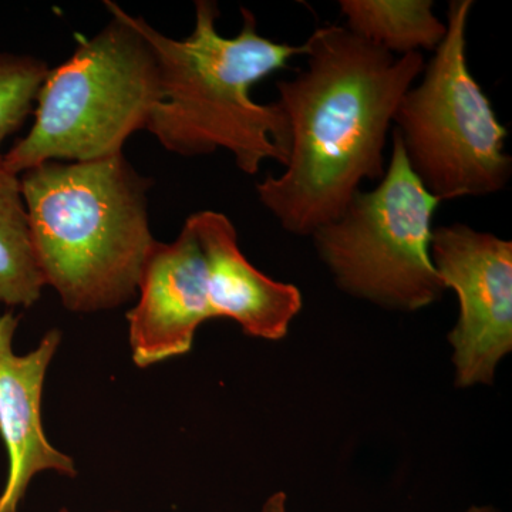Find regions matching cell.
<instances>
[{"label": "cell", "instance_id": "obj_5", "mask_svg": "<svg viewBox=\"0 0 512 512\" xmlns=\"http://www.w3.org/2000/svg\"><path fill=\"white\" fill-rule=\"evenodd\" d=\"M473 5L471 0L450 2L446 37L393 119L407 163L440 202L503 191L512 174L507 128L468 69Z\"/></svg>", "mask_w": 512, "mask_h": 512}, {"label": "cell", "instance_id": "obj_9", "mask_svg": "<svg viewBox=\"0 0 512 512\" xmlns=\"http://www.w3.org/2000/svg\"><path fill=\"white\" fill-rule=\"evenodd\" d=\"M19 318L0 315V439L8 453V477L0 493V512H19L37 474L53 471L76 477V463L47 439L42 421L43 386L62 332L50 329L26 355L13 350Z\"/></svg>", "mask_w": 512, "mask_h": 512}, {"label": "cell", "instance_id": "obj_13", "mask_svg": "<svg viewBox=\"0 0 512 512\" xmlns=\"http://www.w3.org/2000/svg\"><path fill=\"white\" fill-rule=\"evenodd\" d=\"M49 66L29 55L0 52V160L2 146L35 109Z\"/></svg>", "mask_w": 512, "mask_h": 512}, {"label": "cell", "instance_id": "obj_2", "mask_svg": "<svg viewBox=\"0 0 512 512\" xmlns=\"http://www.w3.org/2000/svg\"><path fill=\"white\" fill-rule=\"evenodd\" d=\"M241 15L234 37L218 32L220 10L211 0L195 2L194 30L185 39L163 35L141 16L133 20L160 66L161 101L146 131L181 157L228 151L242 173L255 175L266 160L285 167L291 131L281 106L256 103L251 89L305 49L262 36L251 10Z\"/></svg>", "mask_w": 512, "mask_h": 512}, {"label": "cell", "instance_id": "obj_4", "mask_svg": "<svg viewBox=\"0 0 512 512\" xmlns=\"http://www.w3.org/2000/svg\"><path fill=\"white\" fill-rule=\"evenodd\" d=\"M111 20L50 69L29 133L3 154L15 174L37 165L84 163L123 153L161 101L160 66L133 15L107 0Z\"/></svg>", "mask_w": 512, "mask_h": 512}, {"label": "cell", "instance_id": "obj_7", "mask_svg": "<svg viewBox=\"0 0 512 512\" xmlns=\"http://www.w3.org/2000/svg\"><path fill=\"white\" fill-rule=\"evenodd\" d=\"M430 255L460 305L448 335L456 384H491L512 349V242L457 222L433 229Z\"/></svg>", "mask_w": 512, "mask_h": 512}, {"label": "cell", "instance_id": "obj_16", "mask_svg": "<svg viewBox=\"0 0 512 512\" xmlns=\"http://www.w3.org/2000/svg\"><path fill=\"white\" fill-rule=\"evenodd\" d=\"M57 512H72V511L67 510V508H60V510ZM106 512H120V511H106Z\"/></svg>", "mask_w": 512, "mask_h": 512}, {"label": "cell", "instance_id": "obj_10", "mask_svg": "<svg viewBox=\"0 0 512 512\" xmlns=\"http://www.w3.org/2000/svg\"><path fill=\"white\" fill-rule=\"evenodd\" d=\"M187 222L204 254L215 318L234 320L251 338L284 339L301 312V291L295 285L269 278L248 261L239 248L237 229L227 215L198 211Z\"/></svg>", "mask_w": 512, "mask_h": 512}, {"label": "cell", "instance_id": "obj_3", "mask_svg": "<svg viewBox=\"0 0 512 512\" xmlns=\"http://www.w3.org/2000/svg\"><path fill=\"white\" fill-rule=\"evenodd\" d=\"M37 266L67 311H111L136 298L156 244L148 217L153 181L124 153L37 165L20 174Z\"/></svg>", "mask_w": 512, "mask_h": 512}, {"label": "cell", "instance_id": "obj_12", "mask_svg": "<svg viewBox=\"0 0 512 512\" xmlns=\"http://www.w3.org/2000/svg\"><path fill=\"white\" fill-rule=\"evenodd\" d=\"M43 282L30 235L20 175L0 160V305L30 308L42 298Z\"/></svg>", "mask_w": 512, "mask_h": 512}, {"label": "cell", "instance_id": "obj_11", "mask_svg": "<svg viewBox=\"0 0 512 512\" xmlns=\"http://www.w3.org/2000/svg\"><path fill=\"white\" fill-rule=\"evenodd\" d=\"M346 29L393 56L434 52L447 33L430 0H340Z\"/></svg>", "mask_w": 512, "mask_h": 512}, {"label": "cell", "instance_id": "obj_8", "mask_svg": "<svg viewBox=\"0 0 512 512\" xmlns=\"http://www.w3.org/2000/svg\"><path fill=\"white\" fill-rule=\"evenodd\" d=\"M127 313L131 359L140 369L187 355L202 323L215 319L207 265L187 221L173 242H156Z\"/></svg>", "mask_w": 512, "mask_h": 512}, {"label": "cell", "instance_id": "obj_1", "mask_svg": "<svg viewBox=\"0 0 512 512\" xmlns=\"http://www.w3.org/2000/svg\"><path fill=\"white\" fill-rule=\"evenodd\" d=\"M305 67L276 84L291 131L284 173L256 184L258 200L286 232L312 237L346 210L365 180H382L384 147L423 53L393 56L343 26L303 43Z\"/></svg>", "mask_w": 512, "mask_h": 512}, {"label": "cell", "instance_id": "obj_6", "mask_svg": "<svg viewBox=\"0 0 512 512\" xmlns=\"http://www.w3.org/2000/svg\"><path fill=\"white\" fill-rule=\"evenodd\" d=\"M379 185L359 191L339 218L313 232L323 264L343 292L375 305L414 312L446 291L430 244L441 204L413 173L397 134Z\"/></svg>", "mask_w": 512, "mask_h": 512}, {"label": "cell", "instance_id": "obj_15", "mask_svg": "<svg viewBox=\"0 0 512 512\" xmlns=\"http://www.w3.org/2000/svg\"><path fill=\"white\" fill-rule=\"evenodd\" d=\"M466 512H500L498 510H495L493 507H487V505H481V507H478V505H473V507L468 508Z\"/></svg>", "mask_w": 512, "mask_h": 512}, {"label": "cell", "instance_id": "obj_14", "mask_svg": "<svg viewBox=\"0 0 512 512\" xmlns=\"http://www.w3.org/2000/svg\"><path fill=\"white\" fill-rule=\"evenodd\" d=\"M259 512H288V497L284 491L269 495Z\"/></svg>", "mask_w": 512, "mask_h": 512}]
</instances>
